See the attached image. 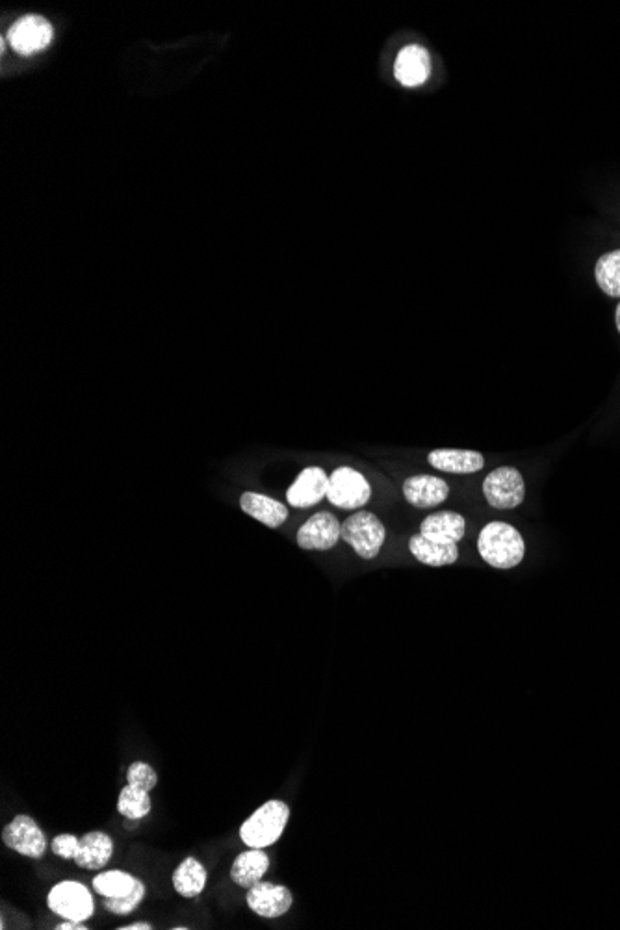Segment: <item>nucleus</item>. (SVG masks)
<instances>
[{"instance_id":"obj_25","label":"nucleus","mask_w":620,"mask_h":930,"mask_svg":"<svg viewBox=\"0 0 620 930\" xmlns=\"http://www.w3.org/2000/svg\"><path fill=\"white\" fill-rule=\"evenodd\" d=\"M78 847H80V838L75 836V834H58L56 838H52L51 841V851L60 856L62 860H75V856L78 853Z\"/></svg>"},{"instance_id":"obj_13","label":"nucleus","mask_w":620,"mask_h":930,"mask_svg":"<svg viewBox=\"0 0 620 930\" xmlns=\"http://www.w3.org/2000/svg\"><path fill=\"white\" fill-rule=\"evenodd\" d=\"M114 851L116 847L110 834L101 830H91L88 834L80 836V847L73 862L86 871H103V867L110 864Z\"/></svg>"},{"instance_id":"obj_27","label":"nucleus","mask_w":620,"mask_h":930,"mask_svg":"<svg viewBox=\"0 0 620 930\" xmlns=\"http://www.w3.org/2000/svg\"><path fill=\"white\" fill-rule=\"evenodd\" d=\"M117 930H153V925L147 923V921H134V923H130V925L117 927Z\"/></svg>"},{"instance_id":"obj_10","label":"nucleus","mask_w":620,"mask_h":930,"mask_svg":"<svg viewBox=\"0 0 620 930\" xmlns=\"http://www.w3.org/2000/svg\"><path fill=\"white\" fill-rule=\"evenodd\" d=\"M342 539V524L331 513H316L299 528L296 541L299 548L312 552H325L335 548Z\"/></svg>"},{"instance_id":"obj_15","label":"nucleus","mask_w":620,"mask_h":930,"mask_svg":"<svg viewBox=\"0 0 620 930\" xmlns=\"http://www.w3.org/2000/svg\"><path fill=\"white\" fill-rule=\"evenodd\" d=\"M450 487L437 476H414L403 483V496L416 509H433L446 502Z\"/></svg>"},{"instance_id":"obj_2","label":"nucleus","mask_w":620,"mask_h":930,"mask_svg":"<svg viewBox=\"0 0 620 930\" xmlns=\"http://www.w3.org/2000/svg\"><path fill=\"white\" fill-rule=\"evenodd\" d=\"M478 552L492 569H515L526 556V543L515 526L496 520L479 531Z\"/></svg>"},{"instance_id":"obj_23","label":"nucleus","mask_w":620,"mask_h":930,"mask_svg":"<svg viewBox=\"0 0 620 930\" xmlns=\"http://www.w3.org/2000/svg\"><path fill=\"white\" fill-rule=\"evenodd\" d=\"M596 283L604 294L620 298V249L602 255L595 268Z\"/></svg>"},{"instance_id":"obj_6","label":"nucleus","mask_w":620,"mask_h":930,"mask_svg":"<svg viewBox=\"0 0 620 930\" xmlns=\"http://www.w3.org/2000/svg\"><path fill=\"white\" fill-rule=\"evenodd\" d=\"M370 498H372V487L361 472L349 466H340L331 474L327 500L338 509H344V511L361 509L370 502Z\"/></svg>"},{"instance_id":"obj_11","label":"nucleus","mask_w":620,"mask_h":930,"mask_svg":"<svg viewBox=\"0 0 620 930\" xmlns=\"http://www.w3.org/2000/svg\"><path fill=\"white\" fill-rule=\"evenodd\" d=\"M13 51L19 54H36L49 47L52 41V26L39 15H28L19 19L8 32Z\"/></svg>"},{"instance_id":"obj_7","label":"nucleus","mask_w":620,"mask_h":930,"mask_svg":"<svg viewBox=\"0 0 620 930\" xmlns=\"http://www.w3.org/2000/svg\"><path fill=\"white\" fill-rule=\"evenodd\" d=\"M2 843L13 851L30 860H41L47 853V838L36 819L30 815L19 814L2 828Z\"/></svg>"},{"instance_id":"obj_17","label":"nucleus","mask_w":620,"mask_h":930,"mask_svg":"<svg viewBox=\"0 0 620 930\" xmlns=\"http://www.w3.org/2000/svg\"><path fill=\"white\" fill-rule=\"evenodd\" d=\"M466 531V522L463 515L455 511H442L435 513L422 522L420 533L435 543L459 544L463 541Z\"/></svg>"},{"instance_id":"obj_8","label":"nucleus","mask_w":620,"mask_h":930,"mask_svg":"<svg viewBox=\"0 0 620 930\" xmlns=\"http://www.w3.org/2000/svg\"><path fill=\"white\" fill-rule=\"evenodd\" d=\"M483 494L494 509H517L526 498V483L517 468L500 466L483 481Z\"/></svg>"},{"instance_id":"obj_24","label":"nucleus","mask_w":620,"mask_h":930,"mask_svg":"<svg viewBox=\"0 0 620 930\" xmlns=\"http://www.w3.org/2000/svg\"><path fill=\"white\" fill-rule=\"evenodd\" d=\"M127 784L151 793L158 784V775H156L155 769L149 763H130L129 769H127Z\"/></svg>"},{"instance_id":"obj_29","label":"nucleus","mask_w":620,"mask_h":930,"mask_svg":"<svg viewBox=\"0 0 620 930\" xmlns=\"http://www.w3.org/2000/svg\"><path fill=\"white\" fill-rule=\"evenodd\" d=\"M188 929H190V927H184V925H181V927H173V930H188Z\"/></svg>"},{"instance_id":"obj_20","label":"nucleus","mask_w":620,"mask_h":930,"mask_svg":"<svg viewBox=\"0 0 620 930\" xmlns=\"http://www.w3.org/2000/svg\"><path fill=\"white\" fill-rule=\"evenodd\" d=\"M427 461L448 474H474L485 466V457L472 450H435L429 453Z\"/></svg>"},{"instance_id":"obj_28","label":"nucleus","mask_w":620,"mask_h":930,"mask_svg":"<svg viewBox=\"0 0 620 930\" xmlns=\"http://www.w3.org/2000/svg\"><path fill=\"white\" fill-rule=\"evenodd\" d=\"M615 322H617V329H619L620 333V303L619 307H617V312H615Z\"/></svg>"},{"instance_id":"obj_5","label":"nucleus","mask_w":620,"mask_h":930,"mask_svg":"<svg viewBox=\"0 0 620 930\" xmlns=\"http://www.w3.org/2000/svg\"><path fill=\"white\" fill-rule=\"evenodd\" d=\"M387 539V530L383 522L370 511H357L342 524V541L353 548V552L362 559H375L379 556Z\"/></svg>"},{"instance_id":"obj_9","label":"nucleus","mask_w":620,"mask_h":930,"mask_svg":"<svg viewBox=\"0 0 620 930\" xmlns=\"http://www.w3.org/2000/svg\"><path fill=\"white\" fill-rule=\"evenodd\" d=\"M246 903L259 918H283L294 906V893L283 884L260 880L259 884L247 890Z\"/></svg>"},{"instance_id":"obj_21","label":"nucleus","mask_w":620,"mask_h":930,"mask_svg":"<svg viewBox=\"0 0 620 930\" xmlns=\"http://www.w3.org/2000/svg\"><path fill=\"white\" fill-rule=\"evenodd\" d=\"M409 552L416 561L427 567H448L459 559L457 544H442L429 541L422 533L409 539Z\"/></svg>"},{"instance_id":"obj_26","label":"nucleus","mask_w":620,"mask_h":930,"mask_svg":"<svg viewBox=\"0 0 620 930\" xmlns=\"http://www.w3.org/2000/svg\"><path fill=\"white\" fill-rule=\"evenodd\" d=\"M56 930H88L90 927L86 923H80V921H62L60 925L54 927Z\"/></svg>"},{"instance_id":"obj_22","label":"nucleus","mask_w":620,"mask_h":930,"mask_svg":"<svg viewBox=\"0 0 620 930\" xmlns=\"http://www.w3.org/2000/svg\"><path fill=\"white\" fill-rule=\"evenodd\" d=\"M153 810V802L149 791H143L140 788H134L127 784L125 788L119 791L117 797V812L123 815L127 821H142Z\"/></svg>"},{"instance_id":"obj_1","label":"nucleus","mask_w":620,"mask_h":930,"mask_svg":"<svg viewBox=\"0 0 620 930\" xmlns=\"http://www.w3.org/2000/svg\"><path fill=\"white\" fill-rule=\"evenodd\" d=\"M93 892L103 899V906L114 916H130L142 905L147 886L142 879L121 869H106L91 880Z\"/></svg>"},{"instance_id":"obj_12","label":"nucleus","mask_w":620,"mask_h":930,"mask_svg":"<svg viewBox=\"0 0 620 930\" xmlns=\"http://www.w3.org/2000/svg\"><path fill=\"white\" fill-rule=\"evenodd\" d=\"M329 478L318 466L305 468L286 492V502L296 509H307L327 498Z\"/></svg>"},{"instance_id":"obj_4","label":"nucleus","mask_w":620,"mask_h":930,"mask_svg":"<svg viewBox=\"0 0 620 930\" xmlns=\"http://www.w3.org/2000/svg\"><path fill=\"white\" fill-rule=\"evenodd\" d=\"M47 906L54 916L65 921L88 923L95 914V899L90 888L78 880L56 882L47 893Z\"/></svg>"},{"instance_id":"obj_14","label":"nucleus","mask_w":620,"mask_h":930,"mask_svg":"<svg viewBox=\"0 0 620 930\" xmlns=\"http://www.w3.org/2000/svg\"><path fill=\"white\" fill-rule=\"evenodd\" d=\"M394 75L407 88L422 86L431 77V56H429V52L420 45L403 47L400 54H398V58H396Z\"/></svg>"},{"instance_id":"obj_3","label":"nucleus","mask_w":620,"mask_h":930,"mask_svg":"<svg viewBox=\"0 0 620 930\" xmlns=\"http://www.w3.org/2000/svg\"><path fill=\"white\" fill-rule=\"evenodd\" d=\"M290 821V806L285 801L272 799L264 802L247 817L240 827V840L246 847L268 849L281 840Z\"/></svg>"},{"instance_id":"obj_19","label":"nucleus","mask_w":620,"mask_h":930,"mask_svg":"<svg viewBox=\"0 0 620 930\" xmlns=\"http://www.w3.org/2000/svg\"><path fill=\"white\" fill-rule=\"evenodd\" d=\"M171 884H173V890L184 899H197L207 888V867L203 866L195 856H188L179 866L175 867Z\"/></svg>"},{"instance_id":"obj_18","label":"nucleus","mask_w":620,"mask_h":930,"mask_svg":"<svg viewBox=\"0 0 620 930\" xmlns=\"http://www.w3.org/2000/svg\"><path fill=\"white\" fill-rule=\"evenodd\" d=\"M240 507L249 517L259 520L260 524L277 530L281 528L288 518V509L286 505L273 500L270 496L257 494V492H244L240 496Z\"/></svg>"},{"instance_id":"obj_16","label":"nucleus","mask_w":620,"mask_h":930,"mask_svg":"<svg viewBox=\"0 0 620 930\" xmlns=\"http://www.w3.org/2000/svg\"><path fill=\"white\" fill-rule=\"evenodd\" d=\"M264 851L266 849L247 847L244 853L234 858L229 877L238 888L249 890L255 884H259L260 880H264L266 873L270 871V856Z\"/></svg>"}]
</instances>
